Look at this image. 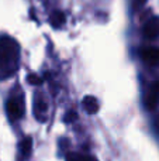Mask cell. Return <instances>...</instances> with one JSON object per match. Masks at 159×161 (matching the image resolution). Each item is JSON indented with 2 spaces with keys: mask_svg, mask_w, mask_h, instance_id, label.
<instances>
[{
  "mask_svg": "<svg viewBox=\"0 0 159 161\" xmlns=\"http://www.w3.org/2000/svg\"><path fill=\"white\" fill-rule=\"evenodd\" d=\"M28 82H30L31 85H41L42 78H39L38 75H33V74H31V75L28 76Z\"/></svg>",
  "mask_w": 159,
  "mask_h": 161,
  "instance_id": "8fae6325",
  "label": "cell"
},
{
  "mask_svg": "<svg viewBox=\"0 0 159 161\" xmlns=\"http://www.w3.org/2000/svg\"><path fill=\"white\" fill-rule=\"evenodd\" d=\"M151 92L155 93L156 96H159V80L158 82H154V85H152V88H151Z\"/></svg>",
  "mask_w": 159,
  "mask_h": 161,
  "instance_id": "7c38bea8",
  "label": "cell"
},
{
  "mask_svg": "<svg viewBox=\"0 0 159 161\" xmlns=\"http://www.w3.org/2000/svg\"><path fill=\"white\" fill-rule=\"evenodd\" d=\"M142 58L145 62L159 67V48H148L142 51Z\"/></svg>",
  "mask_w": 159,
  "mask_h": 161,
  "instance_id": "277c9868",
  "label": "cell"
},
{
  "mask_svg": "<svg viewBox=\"0 0 159 161\" xmlns=\"http://www.w3.org/2000/svg\"><path fill=\"white\" fill-rule=\"evenodd\" d=\"M68 161H97L95 157H89V156H76V154H70L68 157Z\"/></svg>",
  "mask_w": 159,
  "mask_h": 161,
  "instance_id": "ba28073f",
  "label": "cell"
},
{
  "mask_svg": "<svg viewBox=\"0 0 159 161\" xmlns=\"http://www.w3.org/2000/svg\"><path fill=\"white\" fill-rule=\"evenodd\" d=\"M17 57V45L10 38H0V64H10Z\"/></svg>",
  "mask_w": 159,
  "mask_h": 161,
  "instance_id": "6da1fadb",
  "label": "cell"
},
{
  "mask_svg": "<svg viewBox=\"0 0 159 161\" xmlns=\"http://www.w3.org/2000/svg\"><path fill=\"white\" fill-rule=\"evenodd\" d=\"M6 112H7L8 117H10L11 120H17L23 116V113H24V108H23V105L18 102V100L10 99L7 102V105H6Z\"/></svg>",
  "mask_w": 159,
  "mask_h": 161,
  "instance_id": "7a4b0ae2",
  "label": "cell"
},
{
  "mask_svg": "<svg viewBox=\"0 0 159 161\" xmlns=\"http://www.w3.org/2000/svg\"><path fill=\"white\" fill-rule=\"evenodd\" d=\"M82 106H83V109L89 114H96L99 112V109H100L99 100L96 99L95 96H90V95L86 96V97H83V100H82Z\"/></svg>",
  "mask_w": 159,
  "mask_h": 161,
  "instance_id": "3957f363",
  "label": "cell"
},
{
  "mask_svg": "<svg viewBox=\"0 0 159 161\" xmlns=\"http://www.w3.org/2000/svg\"><path fill=\"white\" fill-rule=\"evenodd\" d=\"M76 119H78V114H76V112H75V110H70V112H68V113H66V116H65V122H68V123H72V122H75Z\"/></svg>",
  "mask_w": 159,
  "mask_h": 161,
  "instance_id": "30bf717a",
  "label": "cell"
},
{
  "mask_svg": "<svg viewBox=\"0 0 159 161\" xmlns=\"http://www.w3.org/2000/svg\"><path fill=\"white\" fill-rule=\"evenodd\" d=\"M35 112H37V116H38L39 120H42L41 114H44L45 112H47V105H45L44 102H38L35 106Z\"/></svg>",
  "mask_w": 159,
  "mask_h": 161,
  "instance_id": "9c48e42d",
  "label": "cell"
},
{
  "mask_svg": "<svg viewBox=\"0 0 159 161\" xmlns=\"http://www.w3.org/2000/svg\"><path fill=\"white\" fill-rule=\"evenodd\" d=\"M31 148H33V142H31L30 137H27V139H24L21 142V144H20V150H21L23 156H30Z\"/></svg>",
  "mask_w": 159,
  "mask_h": 161,
  "instance_id": "52a82bcc",
  "label": "cell"
},
{
  "mask_svg": "<svg viewBox=\"0 0 159 161\" xmlns=\"http://www.w3.org/2000/svg\"><path fill=\"white\" fill-rule=\"evenodd\" d=\"M49 20H51V24H52L54 27H61L65 21V14L62 13V11H54V13L51 14Z\"/></svg>",
  "mask_w": 159,
  "mask_h": 161,
  "instance_id": "8992f818",
  "label": "cell"
},
{
  "mask_svg": "<svg viewBox=\"0 0 159 161\" xmlns=\"http://www.w3.org/2000/svg\"><path fill=\"white\" fill-rule=\"evenodd\" d=\"M145 36L149 38L159 36V19H152L145 25Z\"/></svg>",
  "mask_w": 159,
  "mask_h": 161,
  "instance_id": "5b68a950",
  "label": "cell"
}]
</instances>
